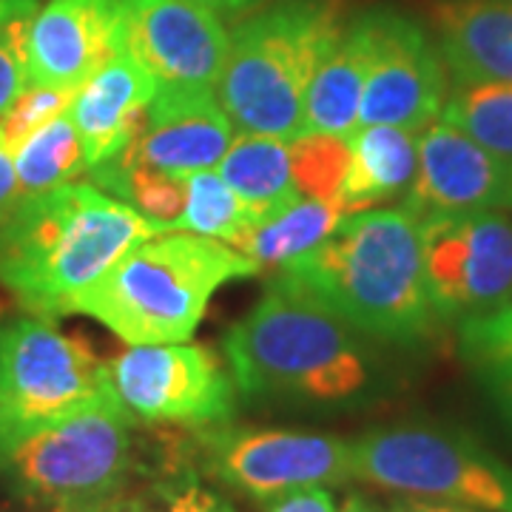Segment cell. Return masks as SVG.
I'll use <instances>...</instances> for the list:
<instances>
[{
	"label": "cell",
	"instance_id": "cell-1",
	"mask_svg": "<svg viewBox=\"0 0 512 512\" xmlns=\"http://www.w3.org/2000/svg\"><path fill=\"white\" fill-rule=\"evenodd\" d=\"M279 279L390 345H421L441 322L427 296L419 220L404 205L353 214Z\"/></svg>",
	"mask_w": 512,
	"mask_h": 512
},
{
	"label": "cell",
	"instance_id": "cell-2",
	"mask_svg": "<svg viewBox=\"0 0 512 512\" xmlns=\"http://www.w3.org/2000/svg\"><path fill=\"white\" fill-rule=\"evenodd\" d=\"M163 231L94 183L60 185L20 200L0 222V285L37 316H60L74 293Z\"/></svg>",
	"mask_w": 512,
	"mask_h": 512
},
{
	"label": "cell",
	"instance_id": "cell-3",
	"mask_svg": "<svg viewBox=\"0 0 512 512\" xmlns=\"http://www.w3.org/2000/svg\"><path fill=\"white\" fill-rule=\"evenodd\" d=\"M222 350L237 390L251 399L342 404L373 382L359 330L279 276L228 328Z\"/></svg>",
	"mask_w": 512,
	"mask_h": 512
},
{
	"label": "cell",
	"instance_id": "cell-4",
	"mask_svg": "<svg viewBox=\"0 0 512 512\" xmlns=\"http://www.w3.org/2000/svg\"><path fill=\"white\" fill-rule=\"evenodd\" d=\"M259 274L254 259L188 231H163L120 256L63 313H83L128 345H174L200 328L211 296L231 279Z\"/></svg>",
	"mask_w": 512,
	"mask_h": 512
},
{
	"label": "cell",
	"instance_id": "cell-5",
	"mask_svg": "<svg viewBox=\"0 0 512 512\" xmlns=\"http://www.w3.org/2000/svg\"><path fill=\"white\" fill-rule=\"evenodd\" d=\"M339 0H274L239 20L217 100L242 134H305L313 74L342 35Z\"/></svg>",
	"mask_w": 512,
	"mask_h": 512
},
{
	"label": "cell",
	"instance_id": "cell-6",
	"mask_svg": "<svg viewBox=\"0 0 512 512\" xmlns=\"http://www.w3.org/2000/svg\"><path fill=\"white\" fill-rule=\"evenodd\" d=\"M134 416L111 387L77 413L23 439L0 461L12 487L32 501L86 510L117 493L131 470Z\"/></svg>",
	"mask_w": 512,
	"mask_h": 512
},
{
	"label": "cell",
	"instance_id": "cell-7",
	"mask_svg": "<svg viewBox=\"0 0 512 512\" xmlns=\"http://www.w3.org/2000/svg\"><path fill=\"white\" fill-rule=\"evenodd\" d=\"M350 476L416 498H439L487 512H512V470L470 436L396 424L350 441Z\"/></svg>",
	"mask_w": 512,
	"mask_h": 512
},
{
	"label": "cell",
	"instance_id": "cell-8",
	"mask_svg": "<svg viewBox=\"0 0 512 512\" xmlns=\"http://www.w3.org/2000/svg\"><path fill=\"white\" fill-rule=\"evenodd\" d=\"M109 362L43 319L0 330V461L32 433L111 390Z\"/></svg>",
	"mask_w": 512,
	"mask_h": 512
},
{
	"label": "cell",
	"instance_id": "cell-9",
	"mask_svg": "<svg viewBox=\"0 0 512 512\" xmlns=\"http://www.w3.org/2000/svg\"><path fill=\"white\" fill-rule=\"evenodd\" d=\"M427 296L439 319H470L512 302V220L504 211L419 220Z\"/></svg>",
	"mask_w": 512,
	"mask_h": 512
},
{
	"label": "cell",
	"instance_id": "cell-10",
	"mask_svg": "<svg viewBox=\"0 0 512 512\" xmlns=\"http://www.w3.org/2000/svg\"><path fill=\"white\" fill-rule=\"evenodd\" d=\"M109 373L131 416L151 424L220 427L237 407L234 376L205 345H131Z\"/></svg>",
	"mask_w": 512,
	"mask_h": 512
},
{
	"label": "cell",
	"instance_id": "cell-11",
	"mask_svg": "<svg viewBox=\"0 0 512 512\" xmlns=\"http://www.w3.org/2000/svg\"><path fill=\"white\" fill-rule=\"evenodd\" d=\"M365 18L370 29V69L359 128L396 126L419 134L439 120L450 92L439 46L419 20L396 6H370Z\"/></svg>",
	"mask_w": 512,
	"mask_h": 512
},
{
	"label": "cell",
	"instance_id": "cell-12",
	"mask_svg": "<svg viewBox=\"0 0 512 512\" xmlns=\"http://www.w3.org/2000/svg\"><path fill=\"white\" fill-rule=\"evenodd\" d=\"M202 450L211 476L256 501L305 487H336L350 476V441L299 430L208 427Z\"/></svg>",
	"mask_w": 512,
	"mask_h": 512
},
{
	"label": "cell",
	"instance_id": "cell-13",
	"mask_svg": "<svg viewBox=\"0 0 512 512\" xmlns=\"http://www.w3.org/2000/svg\"><path fill=\"white\" fill-rule=\"evenodd\" d=\"M123 46L157 89L217 92L231 35L220 15L197 0H146L126 12Z\"/></svg>",
	"mask_w": 512,
	"mask_h": 512
},
{
	"label": "cell",
	"instance_id": "cell-14",
	"mask_svg": "<svg viewBox=\"0 0 512 512\" xmlns=\"http://www.w3.org/2000/svg\"><path fill=\"white\" fill-rule=\"evenodd\" d=\"M419 168L404 194L416 217L512 211V160L476 143L447 120H433L416 137Z\"/></svg>",
	"mask_w": 512,
	"mask_h": 512
},
{
	"label": "cell",
	"instance_id": "cell-15",
	"mask_svg": "<svg viewBox=\"0 0 512 512\" xmlns=\"http://www.w3.org/2000/svg\"><path fill=\"white\" fill-rule=\"evenodd\" d=\"M126 12L109 0H49L26 35L29 86L80 89L123 52Z\"/></svg>",
	"mask_w": 512,
	"mask_h": 512
},
{
	"label": "cell",
	"instance_id": "cell-16",
	"mask_svg": "<svg viewBox=\"0 0 512 512\" xmlns=\"http://www.w3.org/2000/svg\"><path fill=\"white\" fill-rule=\"evenodd\" d=\"M234 140V123L222 111L217 92L157 89L140 137L114 160L188 177L217 168Z\"/></svg>",
	"mask_w": 512,
	"mask_h": 512
},
{
	"label": "cell",
	"instance_id": "cell-17",
	"mask_svg": "<svg viewBox=\"0 0 512 512\" xmlns=\"http://www.w3.org/2000/svg\"><path fill=\"white\" fill-rule=\"evenodd\" d=\"M154 94L157 80L128 55L126 46L77 89L69 120L77 128L89 168L114 160L140 137Z\"/></svg>",
	"mask_w": 512,
	"mask_h": 512
},
{
	"label": "cell",
	"instance_id": "cell-18",
	"mask_svg": "<svg viewBox=\"0 0 512 512\" xmlns=\"http://www.w3.org/2000/svg\"><path fill=\"white\" fill-rule=\"evenodd\" d=\"M433 23L456 83H512L510 0H439Z\"/></svg>",
	"mask_w": 512,
	"mask_h": 512
},
{
	"label": "cell",
	"instance_id": "cell-19",
	"mask_svg": "<svg viewBox=\"0 0 512 512\" xmlns=\"http://www.w3.org/2000/svg\"><path fill=\"white\" fill-rule=\"evenodd\" d=\"M370 69V29L359 12L342 29L325 60L313 74L305 97V134L353 137L359 128V109Z\"/></svg>",
	"mask_w": 512,
	"mask_h": 512
},
{
	"label": "cell",
	"instance_id": "cell-20",
	"mask_svg": "<svg viewBox=\"0 0 512 512\" xmlns=\"http://www.w3.org/2000/svg\"><path fill=\"white\" fill-rule=\"evenodd\" d=\"M416 137L396 126H367L350 137V165L339 191V208L348 217L407 194L419 168Z\"/></svg>",
	"mask_w": 512,
	"mask_h": 512
},
{
	"label": "cell",
	"instance_id": "cell-21",
	"mask_svg": "<svg viewBox=\"0 0 512 512\" xmlns=\"http://www.w3.org/2000/svg\"><path fill=\"white\" fill-rule=\"evenodd\" d=\"M217 171L239 200L254 211L256 225L302 200L293 183L288 140L239 131Z\"/></svg>",
	"mask_w": 512,
	"mask_h": 512
},
{
	"label": "cell",
	"instance_id": "cell-22",
	"mask_svg": "<svg viewBox=\"0 0 512 512\" xmlns=\"http://www.w3.org/2000/svg\"><path fill=\"white\" fill-rule=\"evenodd\" d=\"M345 220H348V214L339 205L302 197L299 202L282 208L274 217L259 222L239 245V251L248 259H254L259 271L262 268L282 271L285 265L311 254L313 248L322 245Z\"/></svg>",
	"mask_w": 512,
	"mask_h": 512
},
{
	"label": "cell",
	"instance_id": "cell-23",
	"mask_svg": "<svg viewBox=\"0 0 512 512\" xmlns=\"http://www.w3.org/2000/svg\"><path fill=\"white\" fill-rule=\"evenodd\" d=\"M15 171L23 200L74 183L83 171H89L69 111L37 128L15 148Z\"/></svg>",
	"mask_w": 512,
	"mask_h": 512
},
{
	"label": "cell",
	"instance_id": "cell-24",
	"mask_svg": "<svg viewBox=\"0 0 512 512\" xmlns=\"http://www.w3.org/2000/svg\"><path fill=\"white\" fill-rule=\"evenodd\" d=\"M256 228L254 211L231 191L217 168L185 177V208L174 231H188L205 239H220L237 248Z\"/></svg>",
	"mask_w": 512,
	"mask_h": 512
},
{
	"label": "cell",
	"instance_id": "cell-25",
	"mask_svg": "<svg viewBox=\"0 0 512 512\" xmlns=\"http://www.w3.org/2000/svg\"><path fill=\"white\" fill-rule=\"evenodd\" d=\"M441 120L512 160V83H456Z\"/></svg>",
	"mask_w": 512,
	"mask_h": 512
},
{
	"label": "cell",
	"instance_id": "cell-26",
	"mask_svg": "<svg viewBox=\"0 0 512 512\" xmlns=\"http://www.w3.org/2000/svg\"><path fill=\"white\" fill-rule=\"evenodd\" d=\"M97 188L106 194H117V200L128 202L143 217L174 231L185 208V177L165 174L143 165H123L117 160L89 168Z\"/></svg>",
	"mask_w": 512,
	"mask_h": 512
},
{
	"label": "cell",
	"instance_id": "cell-27",
	"mask_svg": "<svg viewBox=\"0 0 512 512\" xmlns=\"http://www.w3.org/2000/svg\"><path fill=\"white\" fill-rule=\"evenodd\" d=\"M296 191L305 200L339 205V191L350 165V137L302 134L288 143Z\"/></svg>",
	"mask_w": 512,
	"mask_h": 512
},
{
	"label": "cell",
	"instance_id": "cell-28",
	"mask_svg": "<svg viewBox=\"0 0 512 512\" xmlns=\"http://www.w3.org/2000/svg\"><path fill=\"white\" fill-rule=\"evenodd\" d=\"M74 94L77 89H52V86H29L20 94L18 100L0 114V137L12 148V154L29 134H35L37 128L66 114Z\"/></svg>",
	"mask_w": 512,
	"mask_h": 512
},
{
	"label": "cell",
	"instance_id": "cell-29",
	"mask_svg": "<svg viewBox=\"0 0 512 512\" xmlns=\"http://www.w3.org/2000/svg\"><path fill=\"white\" fill-rule=\"evenodd\" d=\"M458 350L476 367L512 362V302L490 313L461 319Z\"/></svg>",
	"mask_w": 512,
	"mask_h": 512
},
{
	"label": "cell",
	"instance_id": "cell-30",
	"mask_svg": "<svg viewBox=\"0 0 512 512\" xmlns=\"http://www.w3.org/2000/svg\"><path fill=\"white\" fill-rule=\"evenodd\" d=\"M32 18L15 20L0 32V114L29 89L26 35H29Z\"/></svg>",
	"mask_w": 512,
	"mask_h": 512
},
{
	"label": "cell",
	"instance_id": "cell-31",
	"mask_svg": "<svg viewBox=\"0 0 512 512\" xmlns=\"http://www.w3.org/2000/svg\"><path fill=\"white\" fill-rule=\"evenodd\" d=\"M160 504L154 512H237L234 504L217 490L205 487L200 478L185 476L160 487Z\"/></svg>",
	"mask_w": 512,
	"mask_h": 512
},
{
	"label": "cell",
	"instance_id": "cell-32",
	"mask_svg": "<svg viewBox=\"0 0 512 512\" xmlns=\"http://www.w3.org/2000/svg\"><path fill=\"white\" fill-rule=\"evenodd\" d=\"M265 512H339L330 487H305L268 501Z\"/></svg>",
	"mask_w": 512,
	"mask_h": 512
},
{
	"label": "cell",
	"instance_id": "cell-33",
	"mask_svg": "<svg viewBox=\"0 0 512 512\" xmlns=\"http://www.w3.org/2000/svg\"><path fill=\"white\" fill-rule=\"evenodd\" d=\"M20 200L23 197H20L18 171H15V154L0 137V222L18 208Z\"/></svg>",
	"mask_w": 512,
	"mask_h": 512
},
{
	"label": "cell",
	"instance_id": "cell-34",
	"mask_svg": "<svg viewBox=\"0 0 512 512\" xmlns=\"http://www.w3.org/2000/svg\"><path fill=\"white\" fill-rule=\"evenodd\" d=\"M478 376L487 384V390L493 393V399L504 410V416L512 421V362L478 367Z\"/></svg>",
	"mask_w": 512,
	"mask_h": 512
},
{
	"label": "cell",
	"instance_id": "cell-35",
	"mask_svg": "<svg viewBox=\"0 0 512 512\" xmlns=\"http://www.w3.org/2000/svg\"><path fill=\"white\" fill-rule=\"evenodd\" d=\"M202 6H208L211 12H217L222 18H245L254 9H259L265 0H197Z\"/></svg>",
	"mask_w": 512,
	"mask_h": 512
},
{
	"label": "cell",
	"instance_id": "cell-36",
	"mask_svg": "<svg viewBox=\"0 0 512 512\" xmlns=\"http://www.w3.org/2000/svg\"><path fill=\"white\" fill-rule=\"evenodd\" d=\"M40 0H0V32L20 18H32Z\"/></svg>",
	"mask_w": 512,
	"mask_h": 512
},
{
	"label": "cell",
	"instance_id": "cell-37",
	"mask_svg": "<svg viewBox=\"0 0 512 512\" xmlns=\"http://www.w3.org/2000/svg\"><path fill=\"white\" fill-rule=\"evenodd\" d=\"M390 512H458L456 507H441V504H427V501H404L396 504Z\"/></svg>",
	"mask_w": 512,
	"mask_h": 512
},
{
	"label": "cell",
	"instance_id": "cell-38",
	"mask_svg": "<svg viewBox=\"0 0 512 512\" xmlns=\"http://www.w3.org/2000/svg\"><path fill=\"white\" fill-rule=\"evenodd\" d=\"M339 512H373L370 507H367L362 498H348L345 504H342V510Z\"/></svg>",
	"mask_w": 512,
	"mask_h": 512
},
{
	"label": "cell",
	"instance_id": "cell-39",
	"mask_svg": "<svg viewBox=\"0 0 512 512\" xmlns=\"http://www.w3.org/2000/svg\"><path fill=\"white\" fill-rule=\"evenodd\" d=\"M109 3H114V6H120L123 12H128V9H134V6H140V3H146V0H109Z\"/></svg>",
	"mask_w": 512,
	"mask_h": 512
},
{
	"label": "cell",
	"instance_id": "cell-40",
	"mask_svg": "<svg viewBox=\"0 0 512 512\" xmlns=\"http://www.w3.org/2000/svg\"><path fill=\"white\" fill-rule=\"evenodd\" d=\"M114 512H143L140 507H120V510H114Z\"/></svg>",
	"mask_w": 512,
	"mask_h": 512
},
{
	"label": "cell",
	"instance_id": "cell-41",
	"mask_svg": "<svg viewBox=\"0 0 512 512\" xmlns=\"http://www.w3.org/2000/svg\"><path fill=\"white\" fill-rule=\"evenodd\" d=\"M49 512H74V510H69V507H55V510H49Z\"/></svg>",
	"mask_w": 512,
	"mask_h": 512
},
{
	"label": "cell",
	"instance_id": "cell-42",
	"mask_svg": "<svg viewBox=\"0 0 512 512\" xmlns=\"http://www.w3.org/2000/svg\"><path fill=\"white\" fill-rule=\"evenodd\" d=\"M458 512H467V510H458Z\"/></svg>",
	"mask_w": 512,
	"mask_h": 512
},
{
	"label": "cell",
	"instance_id": "cell-43",
	"mask_svg": "<svg viewBox=\"0 0 512 512\" xmlns=\"http://www.w3.org/2000/svg\"><path fill=\"white\" fill-rule=\"evenodd\" d=\"M510 3H512V0H510Z\"/></svg>",
	"mask_w": 512,
	"mask_h": 512
}]
</instances>
